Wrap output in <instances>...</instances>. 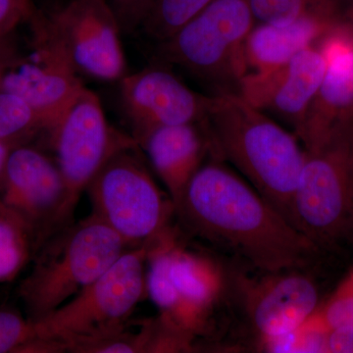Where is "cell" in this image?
Masks as SVG:
<instances>
[{
    "instance_id": "obj_18",
    "label": "cell",
    "mask_w": 353,
    "mask_h": 353,
    "mask_svg": "<svg viewBox=\"0 0 353 353\" xmlns=\"http://www.w3.org/2000/svg\"><path fill=\"white\" fill-rule=\"evenodd\" d=\"M139 145L150 158L174 206L211 150L201 123L158 128Z\"/></svg>"
},
{
    "instance_id": "obj_5",
    "label": "cell",
    "mask_w": 353,
    "mask_h": 353,
    "mask_svg": "<svg viewBox=\"0 0 353 353\" xmlns=\"http://www.w3.org/2000/svg\"><path fill=\"white\" fill-rule=\"evenodd\" d=\"M155 245L127 250L68 303L32 322L39 345L61 352L70 343L124 328L145 289V263Z\"/></svg>"
},
{
    "instance_id": "obj_16",
    "label": "cell",
    "mask_w": 353,
    "mask_h": 353,
    "mask_svg": "<svg viewBox=\"0 0 353 353\" xmlns=\"http://www.w3.org/2000/svg\"><path fill=\"white\" fill-rule=\"evenodd\" d=\"M168 296L161 317L194 336L205 322L222 289L220 271L210 260L176 248H167Z\"/></svg>"
},
{
    "instance_id": "obj_30",
    "label": "cell",
    "mask_w": 353,
    "mask_h": 353,
    "mask_svg": "<svg viewBox=\"0 0 353 353\" xmlns=\"http://www.w3.org/2000/svg\"><path fill=\"white\" fill-rule=\"evenodd\" d=\"M12 150V146L0 141V176H1L2 173H3L7 160H8L9 155H10L11 150Z\"/></svg>"
},
{
    "instance_id": "obj_23",
    "label": "cell",
    "mask_w": 353,
    "mask_h": 353,
    "mask_svg": "<svg viewBox=\"0 0 353 353\" xmlns=\"http://www.w3.org/2000/svg\"><path fill=\"white\" fill-rule=\"evenodd\" d=\"M39 341L34 324L9 310H0V353L36 352Z\"/></svg>"
},
{
    "instance_id": "obj_29",
    "label": "cell",
    "mask_w": 353,
    "mask_h": 353,
    "mask_svg": "<svg viewBox=\"0 0 353 353\" xmlns=\"http://www.w3.org/2000/svg\"><path fill=\"white\" fill-rule=\"evenodd\" d=\"M21 55L15 43L13 41L12 34L6 38L0 39V88L2 81L8 70L17 63Z\"/></svg>"
},
{
    "instance_id": "obj_20",
    "label": "cell",
    "mask_w": 353,
    "mask_h": 353,
    "mask_svg": "<svg viewBox=\"0 0 353 353\" xmlns=\"http://www.w3.org/2000/svg\"><path fill=\"white\" fill-rule=\"evenodd\" d=\"M213 0H154L141 28L158 43L166 41Z\"/></svg>"
},
{
    "instance_id": "obj_26",
    "label": "cell",
    "mask_w": 353,
    "mask_h": 353,
    "mask_svg": "<svg viewBox=\"0 0 353 353\" xmlns=\"http://www.w3.org/2000/svg\"><path fill=\"white\" fill-rule=\"evenodd\" d=\"M126 34L141 27L154 0H108Z\"/></svg>"
},
{
    "instance_id": "obj_22",
    "label": "cell",
    "mask_w": 353,
    "mask_h": 353,
    "mask_svg": "<svg viewBox=\"0 0 353 353\" xmlns=\"http://www.w3.org/2000/svg\"><path fill=\"white\" fill-rule=\"evenodd\" d=\"M327 334L308 319L294 331L262 340L269 352H327Z\"/></svg>"
},
{
    "instance_id": "obj_25",
    "label": "cell",
    "mask_w": 353,
    "mask_h": 353,
    "mask_svg": "<svg viewBox=\"0 0 353 353\" xmlns=\"http://www.w3.org/2000/svg\"><path fill=\"white\" fill-rule=\"evenodd\" d=\"M309 320L326 331L336 327L353 326V281L343 288L322 310H316Z\"/></svg>"
},
{
    "instance_id": "obj_7",
    "label": "cell",
    "mask_w": 353,
    "mask_h": 353,
    "mask_svg": "<svg viewBox=\"0 0 353 353\" xmlns=\"http://www.w3.org/2000/svg\"><path fill=\"white\" fill-rule=\"evenodd\" d=\"M138 146L114 154L88 187L92 214L119 234L130 248L153 246L166 230L175 206L153 180Z\"/></svg>"
},
{
    "instance_id": "obj_24",
    "label": "cell",
    "mask_w": 353,
    "mask_h": 353,
    "mask_svg": "<svg viewBox=\"0 0 353 353\" xmlns=\"http://www.w3.org/2000/svg\"><path fill=\"white\" fill-rule=\"evenodd\" d=\"M317 0H250L253 17L259 24L285 25L318 3Z\"/></svg>"
},
{
    "instance_id": "obj_2",
    "label": "cell",
    "mask_w": 353,
    "mask_h": 353,
    "mask_svg": "<svg viewBox=\"0 0 353 353\" xmlns=\"http://www.w3.org/2000/svg\"><path fill=\"white\" fill-rule=\"evenodd\" d=\"M201 124L210 152L234 165L294 226V199L305 155L296 134L238 94L212 95Z\"/></svg>"
},
{
    "instance_id": "obj_15",
    "label": "cell",
    "mask_w": 353,
    "mask_h": 353,
    "mask_svg": "<svg viewBox=\"0 0 353 353\" xmlns=\"http://www.w3.org/2000/svg\"><path fill=\"white\" fill-rule=\"evenodd\" d=\"M319 294L301 269L266 273L248 285L245 305L248 319L262 339L274 338L303 326L317 310Z\"/></svg>"
},
{
    "instance_id": "obj_27",
    "label": "cell",
    "mask_w": 353,
    "mask_h": 353,
    "mask_svg": "<svg viewBox=\"0 0 353 353\" xmlns=\"http://www.w3.org/2000/svg\"><path fill=\"white\" fill-rule=\"evenodd\" d=\"M31 0H0V39L13 34L21 23L34 13Z\"/></svg>"
},
{
    "instance_id": "obj_17",
    "label": "cell",
    "mask_w": 353,
    "mask_h": 353,
    "mask_svg": "<svg viewBox=\"0 0 353 353\" xmlns=\"http://www.w3.org/2000/svg\"><path fill=\"white\" fill-rule=\"evenodd\" d=\"M336 23L330 7L318 2L289 24L254 26L245 44L248 70L264 72L282 66L315 46Z\"/></svg>"
},
{
    "instance_id": "obj_3",
    "label": "cell",
    "mask_w": 353,
    "mask_h": 353,
    "mask_svg": "<svg viewBox=\"0 0 353 353\" xmlns=\"http://www.w3.org/2000/svg\"><path fill=\"white\" fill-rule=\"evenodd\" d=\"M129 246L92 214L60 230L34 256L19 296L28 319L38 322L101 277Z\"/></svg>"
},
{
    "instance_id": "obj_10",
    "label": "cell",
    "mask_w": 353,
    "mask_h": 353,
    "mask_svg": "<svg viewBox=\"0 0 353 353\" xmlns=\"http://www.w3.org/2000/svg\"><path fill=\"white\" fill-rule=\"evenodd\" d=\"M0 205L29 230L37 252L73 219L57 164L44 153L24 145L11 150L0 176Z\"/></svg>"
},
{
    "instance_id": "obj_4",
    "label": "cell",
    "mask_w": 353,
    "mask_h": 353,
    "mask_svg": "<svg viewBox=\"0 0 353 353\" xmlns=\"http://www.w3.org/2000/svg\"><path fill=\"white\" fill-rule=\"evenodd\" d=\"M250 0H213L158 46V59L215 88L236 94L248 73L245 44L254 27Z\"/></svg>"
},
{
    "instance_id": "obj_1",
    "label": "cell",
    "mask_w": 353,
    "mask_h": 353,
    "mask_svg": "<svg viewBox=\"0 0 353 353\" xmlns=\"http://www.w3.org/2000/svg\"><path fill=\"white\" fill-rule=\"evenodd\" d=\"M192 233L264 273L301 269L318 245L218 160L202 164L175 204Z\"/></svg>"
},
{
    "instance_id": "obj_14",
    "label": "cell",
    "mask_w": 353,
    "mask_h": 353,
    "mask_svg": "<svg viewBox=\"0 0 353 353\" xmlns=\"http://www.w3.org/2000/svg\"><path fill=\"white\" fill-rule=\"evenodd\" d=\"M326 61L324 76L311 102L299 141L311 148L338 128L353 123V29L336 23L317 44Z\"/></svg>"
},
{
    "instance_id": "obj_28",
    "label": "cell",
    "mask_w": 353,
    "mask_h": 353,
    "mask_svg": "<svg viewBox=\"0 0 353 353\" xmlns=\"http://www.w3.org/2000/svg\"><path fill=\"white\" fill-rule=\"evenodd\" d=\"M327 352L353 353V326H341L329 330Z\"/></svg>"
},
{
    "instance_id": "obj_8",
    "label": "cell",
    "mask_w": 353,
    "mask_h": 353,
    "mask_svg": "<svg viewBox=\"0 0 353 353\" xmlns=\"http://www.w3.org/2000/svg\"><path fill=\"white\" fill-rule=\"evenodd\" d=\"M32 52L21 57L4 76L0 90L24 99L50 132L85 85L50 16L34 11Z\"/></svg>"
},
{
    "instance_id": "obj_13",
    "label": "cell",
    "mask_w": 353,
    "mask_h": 353,
    "mask_svg": "<svg viewBox=\"0 0 353 353\" xmlns=\"http://www.w3.org/2000/svg\"><path fill=\"white\" fill-rule=\"evenodd\" d=\"M325 68L321 51L312 46L277 68L248 72L241 79L236 94L253 108L284 120L297 137Z\"/></svg>"
},
{
    "instance_id": "obj_11",
    "label": "cell",
    "mask_w": 353,
    "mask_h": 353,
    "mask_svg": "<svg viewBox=\"0 0 353 353\" xmlns=\"http://www.w3.org/2000/svg\"><path fill=\"white\" fill-rule=\"evenodd\" d=\"M48 16L78 72L106 82L127 75L123 32L108 0H70Z\"/></svg>"
},
{
    "instance_id": "obj_9",
    "label": "cell",
    "mask_w": 353,
    "mask_h": 353,
    "mask_svg": "<svg viewBox=\"0 0 353 353\" xmlns=\"http://www.w3.org/2000/svg\"><path fill=\"white\" fill-rule=\"evenodd\" d=\"M48 134L66 185L72 215L81 194L104 164L120 150L139 145L134 137L108 124L101 101L87 88Z\"/></svg>"
},
{
    "instance_id": "obj_21",
    "label": "cell",
    "mask_w": 353,
    "mask_h": 353,
    "mask_svg": "<svg viewBox=\"0 0 353 353\" xmlns=\"http://www.w3.org/2000/svg\"><path fill=\"white\" fill-rule=\"evenodd\" d=\"M44 131L34 109L17 94L0 90V141L16 148Z\"/></svg>"
},
{
    "instance_id": "obj_12",
    "label": "cell",
    "mask_w": 353,
    "mask_h": 353,
    "mask_svg": "<svg viewBox=\"0 0 353 353\" xmlns=\"http://www.w3.org/2000/svg\"><path fill=\"white\" fill-rule=\"evenodd\" d=\"M121 101L139 143L158 128L205 119L212 95L190 90L164 66H152L120 80Z\"/></svg>"
},
{
    "instance_id": "obj_6",
    "label": "cell",
    "mask_w": 353,
    "mask_h": 353,
    "mask_svg": "<svg viewBox=\"0 0 353 353\" xmlns=\"http://www.w3.org/2000/svg\"><path fill=\"white\" fill-rule=\"evenodd\" d=\"M304 150L294 226L317 245L340 240L353 229V123Z\"/></svg>"
},
{
    "instance_id": "obj_19",
    "label": "cell",
    "mask_w": 353,
    "mask_h": 353,
    "mask_svg": "<svg viewBox=\"0 0 353 353\" xmlns=\"http://www.w3.org/2000/svg\"><path fill=\"white\" fill-rule=\"evenodd\" d=\"M36 245L29 230L0 205V284L8 283L34 259Z\"/></svg>"
},
{
    "instance_id": "obj_31",
    "label": "cell",
    "mask_w": 353,
    "mask_h": 353,
    "mask_svg": "<svg viewBox=\"0 0 353 353\" xmlns=\"http://www.w3.org/2000/svg\"><path fill=\"white\" fill-rule=\"evenodd\" d=\"M345 23L353 29V4L348 8L347 14H345Z\"/></svg>"
}]
</instances>
